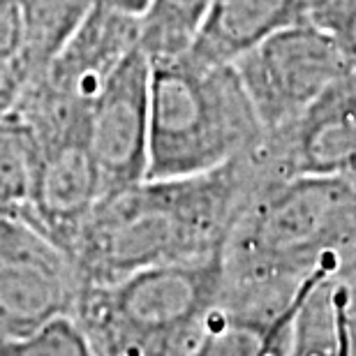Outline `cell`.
Segmentation results:
<instances>
[{
    "label": "cell",
    "mask_w": 356,
    "mask_h": 356,
    "mask_svg": "<svg viewBox=\"0 0 356 356\" xmlns=\"http://www.w3.org/2000/svg\"><path fill=\"white\" fill-rule=\"evenodd\" d=\"M241 160L185 178L144 181L102 197L72 241L86 284L225 252L241 213Z\"/></svg>",
    "instance_id": "1"
},
{
    "label": "cell",
    "mask_w": 356,
    "mask_h": 356,
    "mask_svg": "<svg viewBox=\"0 0 356 356\" xmlns=\"http://www.w3.org/2000/svg\"><path fill=\"white\" fill-rule=\"evenodd\" d=\"M151 58L146 178L209 174L257 148L266 130L234 65L183 51Z\"/></svg>",
    "instance_id": "2"
},
{
    "label": "cell",
    "mask_w": 356,
    "mask_h": 356,
    "mask_svg": "<svg viewBox=\"0 0 356 356\" xmlns=\"http://www.w3.org/2000/svg\"><path fill=\"white\" fill-rule=\"evenodd\" d=\"M356 245V178L284 176L241 209L225 273L241 282L298 284L317 268L343 273Z\"/></svg>",
    "instance_id": "3"
},
{
    "label": "cell",
    "mask_w": 356,
    "mask_h": 356,
    "mask_svg": "<svg viewBox=\"0 0 356 356\" xmlns=\"http://www.w3.org/2000/svg\"><path fill=\"white\" fill-rule=\"evenodd\" d=\"M227 282L225 252L86 284L76 312L97 356H185Z\"/></svg>",
    "instance_id": "4"
},
{
    "label": "cell",
    "mask_w": 356,
    "mask_h": 356,
    "mask_svg": "<svg viewBox=\"0 0 356 356\" xmlns=\"http://www.w3.org/2000/svg\"><path fill=\"white\" fill-rule=\"evenodd\" d=\"M72 252L24 211L0 209V345L58 317H72L83 294Z\"/></svg>",
    "instance_id": "5"
},
{
    "label": "cell",
    "mask_w": 356,
    "mask_h": 356,
    "mask_svg": "<svg viewBox=\"0 0 356 356\" xmlns=\"http://www.w3.org/2000/svg\"><path fill=\"white\" fill-rule=\"evenodd\" d=\"M266 134L289 127L338 76L352 70L338 40L305 19L234 63Z\"/></svg>",
    "instance_id": "6"
},
{
    "label": "cell",
    "mask_w": 356,
    "mask_h": 356,
    "mask_svg": "<svg viewBox=\"0 0 356 356\" xmlns=\"http://www.w3.org/2000/svg\"><path fill=\"white\" fill-rule=\"evenodd\" d=\"M148 83L151 58L132 49L86 113V144L104 197L144 181L148 172Z\"/></svg>",
    "instance_id": "7"
},
{
    "label": "cell",
    "mask_w": 356,
    "mask_h": 356,
    "mask_svg": "<svg viewBox=\"0 0 356 356\" xmlns=\"http://www.w3.org/2000/svg\"><path fill=\"white\" fill-rule=\"evenodd\" d=\"M42 155L28 216L70 250L95 204L102 181L86 144V123L38 132Z\"/></svg>",
    "instance_id": "8"
},
{
    "label": "cell",
    "mask_w": 356,
    "mask_h": 356,
    "mask_svg": "<svg viewBox=\"0 0 356 356\" xmlns=\"http://www.w3.org/2000/svg\"><path fill=\"white\" fill-rule=\"evenodd\" d=\"M280 132L289 134L287 176H352L356 172V70L338 76Z\"/></svg>",
    "instance_id": "9"
},
{
    "label": "cell",
    "mask_w": 356,
    "mask_h": 356,
    "mask_svg": "<svg viewBox=\"0 0 356 356\" xmlns=\"http://www.w3.org/2000/svg\"><path fill=\"white\" fill-rule=\"evenodd\" d=\"M308 7L310 0H209L185 51L234 65L270 35L308 19Z\"/></svg>",
    "instance_id": "10"
},
{
    "label": "cell",
    "mask_w": 356,
    "mask_h": 356,
    "mask_svg": "<svg viewBox=\"0 0 356 356\" xmlns=\"http://www.w3.org/2000/svg\"><path fill=\"white\" fill-rule=\"evenodd\" d=\"M315 273V270H312ZM305 282V280H303ZM303 282L275 310L259 315H216L185 356H284L289 324L301 298Z\"/></svg>",
    "instance_id": "11"
},
{
    "label": "cell",
    "mask_w": 356,
    "mask_h": 356,
    "mask_svg": "<svg viewBox=\"0 0 356 356\" xmlns=\"http://www.w3.org/2000/svg\"><path fill=\"white\" fill-rule=\"evenodd\" d=\"M284 356H347L336 268L324 266L305 277Z\"/></svg>",
    "instance_id": "12"
},
{
    "label": "cell",
    "mask_w": 356,
    "mask_h": 356,
    "mask_svg": "<svg viewBox=\"0 0 356 356\" xmlns=\"http://www.w3.org/2000/svg\"><path fill=\"white\" fill-rule=\"evenodd\" d=\"M40 137L24 113H0V209L28 211L40 172Z\"/></svg>",
    "instance_id": "13"
},
{
    "label": "cell",
    "mask_w": 356,
    "mask_h": 356,
    "mask_svg": "<svg viewBox=\"0 0 356 356\" xmlns=\"http://www.w3.org/2000/svg\"><path fill=\"white\" fill-rule=\"evenodd\" d=\"M95 0H19L24 19V63L31 83L49 65ZM28 83V86H31Z\"/></svg>",
    "instance_id": "14"
},
{
    "label": "cell",
    "mask_w": 356,
    "mask_h": 356,
    "mask_svg": "<svg viewBox=\"0 0 356 356\" xmlns=\"http://www.w3.org/2000/svg\"><path fill=\"white\" fill-rule=\"evenodd\" d=\"M209 0H153L141 19V49L148 56L178 54L190 44Z\"/></svg>",
    "instance_id": "15"
},
{
    "label": "cell",
    "mask_w": 356,
    "mask_h": 356,
    "mask_svg": "<svg viewBox=\"0 0 356 356\" xmlns=\"http://www.w3.org/2000/svg\"><path fill=\"white\" fill-rule=\"evenodd\" d=\"M0 356H97L76 317H58L31 336L0 345Z\"/></svg>",
    "instance_id": "16"
},
{
    "label": "cell",
    "mask_w": 356,
    "mask_h": 356,
    "mask_svg": "<svg viewBox=\"0 0 356 356\" xmlns=\"http://www.w3.org/2000/svg\"><path fill=\"white\" fill-rule=\"evenodd\" d=\"M24 51V19L19 0H0V63L21 60Z\"/></svg>",
    "instance_id": "17"
},
{
    "label": "cell",
    "mask_w": 356,
    "mask_h": 356,
    "mask_svg": "<svg viewBox=\"0 0 356 356\" xmlns=\"http://www.w3.org/2000/svg\"><path fill=\"white\" fill-rule=\"evenodd\" d=\"M340 315L347 356H356V273H340Z\"/></svg>",
    "instance_id": "18"
},
{
    "label": "cell",
    "mask_w": 356,
    "mask_h": 356,
    "mask_svg": "<svg viewBox=\"0 0 356 356\" xmlns=\"http://www.w3.org/2000/svg\"><path fill=\"white\" fill-rule=\"evenodd\" d=\"M97 3H104L109 7H116V10L125 12V14L144 19V14L148 12V7L153 5V0H97Z\"/></svg>",
    "instance_id": "19"
},
{
    "label": "cell",
    "mask_w": 356,
    "mask_h": 356,
    "mask_svg": "<svg viewBox=\"0 0 356 356\" xmlns=\"http://www.w3.org/2000/svg\"><path fill=\"white\" fill-rule=\"evenodd\" d=\"M354 178V176H352ZM347 273H356V245H354V250H352V254H350V261H347Z\"/></svg>",
    "instance_id": "20"
},
{
    "label": "cell",
    "mask_w": 356,
    "mask_h": 356,
    "mask_svg": "<svg viewBox=\"0 0 356 356\" xmlns=\"http://www.w3.org/2000/svg\"><path fill=\"white\" fill-rule=\"evenodd\" d=\"M352 176H354V178H356V172H354V174H352Z\"/></svg>",
    "instance_id": "21"
}]
</instances>
